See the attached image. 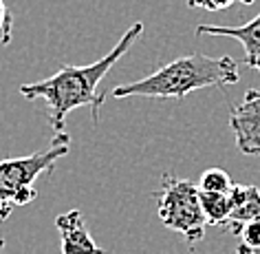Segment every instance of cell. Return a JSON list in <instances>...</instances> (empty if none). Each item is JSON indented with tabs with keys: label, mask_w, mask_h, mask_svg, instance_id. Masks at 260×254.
<instances>
[{
	"label": "cell",
	"mask_w": 260,
	"mask_h": 254,
	"mask_svg": "<svg viewBox=\"0 0 260 254\" xmlns=\"http://www.w3.org/2000/svg\"><path fill=\"white\" fill-rule=\"evenodd\" d=\"M144 36V24L135 22L126 34L121 36V40L115 44L113 51H108L104 58L97 62L84 64V67H62L57 73H53L47 80L34 82V84H20L18 91L24 100H44L47 102V120L49 126L53 128V135L67 133L64 131V122L67 115L73 108L88 106L93 113V120H100V108L106 95H97V84H100L106 73L115 67V62H119L123 53L133 47L139 38Z\"/></svg>",
	"instance_id": "1"
},
{
	"label": "cell",
	"mask_w": 260,
	"mask_h": 254,
	"mask_svg": "<svg viewBox=\"0 0 260 254\" xmlns=\"http://www.w3.org/2000/svg\"><path fill=\"white\" fill-rule=\"evenodd\" d=\"M238 64L234 58H210L205 53L181 55L159 71L146 75L144 80L113 89V97H154V100H183L187 93L207 87H227L236 84Z\"/></svg>",
	"instance_id": "2"
},
{
	"label": "cell",
	"mask_w": 260,
	"mask_h": 254,
	"mask_svg": "<svg viewBox=\"0 0 260 254\" xmlns=\"http://www.w3.org/2000/svg\"><path fill=\"white\" fill-rule=\"evenodd\" d=\"M71 148V135L57 133L47 151L0 161V221L14 212V208L27 206L38 197L36 179L42 173H51L57 159Z\"/></svg>",
	"instance_id": "3"
},
{
	"label": "cell",
	"mask_w": 260,
	"mask_h": 254,
	"mask_svg": "<svg viewBox=\"0 0 260 254\" xmlns=\"http://www.w3.org/2000/svg\"><path fill=\"white\" fill-rule=\"evenodd\" d=\"M154 199H157L159 219L166 228L179 232L187 243L203 241L207 219L201 208L199 186H194V181L164 175Z\"/></svg>",
	"instance_id": "4"
},
{
	"label": "cell",
	"mask_w": 260,
	"mask_h": 254,
	"mask_svg": "<svg viewBox=\"0 0 260 254\" xmlns=\"http://www.w3.org/2000/svg\"><path fill=\"white\" fill-rule=\"evenodd\" d=\"M230 126L240 153L260 155V91H247L243 104L232 108Z\"/></svg>",
	"instance_id": "5"
},
{
	"label": "cell",
	"mask_w": 260,
	"mask_h": 254,
	"mask_svg": "<svg viewBox=\"0 0 260 254\" xmlns=\"http://www.w3.org/2000/svg\"><path fill=\"white\" fill-rule=\"evenodd\" d=\"M55 228L62 239V254H106L104 247L90 237L84 214L80 210H69L55 219Z\"/></svg>",
	"instance_id": "6"
},
{
	"label": "cell",
	"mask_w": 260,
	"mask_h": 254,
	"mask_svg": "<svg viewBox=\"0 0 260 254\" xmlns=\"http://www.w3.org/2000/svg\"><path fill=\"white\" fill-rule=\"evenodd\" d=\"M197 36H223L234 38L243 44L245 64L260 73V14L243 27H216V24H199Z\"/></svg>",
	"instance_id": "7"
},
{
	"label": "cell",
	"mask_w": 260,
	"mask_h": 254,
	"mask_svg": "<svg viewBox=\"0 0 260 254\" xmlns=\"http://www.w3.org/2000/svg\"><path fill=\"white\" fill-rule=\"evenodd\" d=\"M230 204L232 214L227 221V228L234 234H240L243 225L251 223V221H260V190L253 184H234L230 190Z\"/></svg>",
	"instance_id": "8"
},
{
	"label": "cell",
	"mask_w": 260,
	"mask_h": 254,
	"mask_svg": "<svg viewBox=\"0 0 260 254\" xmlns=\"http://www.w3.org/2000/svg\"><path fill=\"white\" fill-rule=\"evenodd\" d=\"M201 208H203V214L207 219V223L212 225H227L232 214V204L227 194H214V192H201Z\"/></svg>",
	"instance_id": "9"
},
{
	"label": "cell",
	"mask_w": 260,
	"mask_h": 254,
	"mask_svg": "<svg viewBox=\"0 0 260 254\" xmlns=\"http://www.w3.org/2000/svg\"><path fill=\"white\" fill-rule=\"evenodd\" d=\"M234 181L230 173H225L223 168H207L199 179V190L201 192H214V194H230Z\"/></svg>",
	"instance_id": "10"
},
{
	"label": "cell",
	"mask_w": 260,
	"mask_h": 254,
	"mask_svg": "<svg viewBox=\"0 0 260 254\" xmlns=\"http://www.w3.org/2000/svg\"><path fill=\"white\" fill-rule=\"evenodd\" d=\"M234 3L253 5V0H187V7H192V9H207V11H223V9H227Z\"/></svg>",
	"instance_id": "11"
},
{
	"label": "cell",
	"mask_w": 260,
	"mask_h": 254,
	"mask_svg": "<svg viewBox=\"0 0 260 254\" xmlns=\"http://www.w3.org/2000/svg\"><path fill=\"white\" fill-rule=\"evenodd\" d=\"M240 243L247 245L249 250H260V221H251V223L243 225V230H240Z\"/></svg>",
	"instance_id": "12"
},
{
	"label": "cell",
	"mask_w": 260,
	"mask_h": 254,
	"mask_svg": "<svg viewBox=\"0 0 260 254\" xmlns=\"http://www.w3.org/2000/svg\"><path fill=\"white\" fill-rule=\"evenodd\" d=\"M14 38V16L9 14L5 0H0V40H9Z\"/></svg>",
	"instance_id": "13"
},
{
	"label": "cell",
	"mask_w": 260,
	"mask_h": 254,
	"mask_svg": "<svg viewBox=\"0 0 260 254\" xmlns=\"http://www.w3.org/2000/svg\"><path fill=\"white\" fill-rule=\"evenodd\" d=\"M236 252H238V254H251V250H249V247H247V245H243V243H240V245L236 247Z\"/></svg>",
	"instance_id": "14"
},
{
	"label": "cell",
	"mask_w": 260,
	"mask_h": 254,
	"mask_svg": "<svg viewBox=\"0 0 260 254\" xmlns=\"http://www.w3.org/2000/svg\"><path fill=\"white\" fill-rule=\"evenodd\" d=\"M3 250H5V239L0 237V254H3Z\"/></svg>",
	"instance_id": "15"
},
{
	"label": "cell",
	"mask_w": 260,
	"mask_h": 254,
	"mask_svg": "<svg viewBox=\"0 0 260 254\" xmlns=\"http://www.w3.org/2000/svg\"><path fill=\"white\" fill-rule=\"evenodd\" d=\"M9 44V40H0V47H7Z\"/></svg>",
	"instance_id": "16"
},
{
	"label": "cell",
	"mask_w": 260,
	"mask_h": 254,
	"mask_svg": "<svg viewBox=\"0 0 260 254\" xmlns=\"http://www.w3.org/2000/svg\"><path fill=\"white\" fill-rule=\"evenodd\" d=\"M251 254H260V250H253V252H251Z\"/></svg>",
	"instance_id": "17"
}]
</instances>
